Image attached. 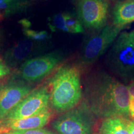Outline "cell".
<instances>
[{
	"label": "cell",
	"instance_id": "1",
	"mask_svg": "<svg viewBox=\"0 0 134 134\" xmlns=\"http://www.w3.org/2000/svg\"><path fill=\"white\" fill-rule=\"evenodd\" d=\"M86 96V103L94 115L104 119L130 118L127 86L105 72H96L91 77Z\"/></svg>",
	"mask_w": 134,
	"mask_h": 134
},
{
	"label": "cell",
	"instance_id": "2",
	"mask_svg": "<svg viewBox=\"0 0 134 134\" xmlns=\"http://www.w3.org/2000/svg\"><path fill=\"white\" fill-rule=\"evenodd\" d=\"M50 103L59 113L75 108L82 98L80 72L73 65H65L50 80Z\"/></svg>",
	"mask_w": 134,
	"mask_h": 134
},
{
	"label": "cell",
	"instance_id": "3",
	"mask_svg": "<svg viewBox=\"0 0 134 134\" xmlns=\"http://www.w3.org/2000/svg\"><path fill=\"white\" fill-rule=\"evenodd\" d=\"M108 68L125 81L134 80V31L119 35L107 56Z\"/></svg>",
	"mask_w": 134,
	"mask_h": 134
},
{
	"label": "cell",
	"instance_id": "4",
	"mask_svg": "<svg viewBox=\"0 0 134 134\" xmlns=\"http://www.w3.org/2000/svg\"><path fill=\"white\" fill-rule=\"evenodd\" d=\"M52 125L59 134H92L94 115L85 103L60 115Z\"/></svg>",
	"mask_w": 134,
	"mask_h": 134
},
{
	"label": "cell",
	"instance_id": "5",
	"mask_svg": "<svg viewBox=\"0 0 134 134\" xmlns=\"http://www.w3.org/2000/svg\"><path fill=\"white\" fill-rule=\"evenodd\" d=\"M123 28L113 24H106L88 38L81 51V59L83 63L91 64L98 60L114 42Z\"/></svg>",
	"mask_w": 134,
	"mask_h": 134
},
{
	"label": "cell",
	"instance_id": "6",
	"mask_svg": "<svg viewBox=\"0 0 134 134\" xmlns=\"http://www.w3.org/2000/svg\"><path fill=\"white\" fill-rule=\"evenodd\" d=\"M108 0H78L77 17L83 27L99 31L107 24Z\"/></svg>",
	"mask_w": 134,
	"mask_h": 134
},
{
	"label": "cell",
	"instance_id": "7",
	"mask_svg": "<svg viewBox=\"0 0 134 134\" xmlns=\"http://www.w3.org/2000/svg\"><path fill=\"white\" fill-rule=\"evenodd\" d=\"M62 59V53L58 51L30 58L21 65L20 74L25 81H38L47 76Z\"/></svg>",
	"mask_w": 134,
	"mask_h": 134
},
{
	"label": "cell",
	"instance_id": "8",
	"mask_svg": "<svg viewBox=\"0 0 134 134\" xmlns=\"http://www.w3.org/2000/svg\"><path fill=\"white\" fill-rule=\"evenodd\" d=\"M49 91L42 87L32 91L10 113L4 120H16L37 115L49 109Z\"/></svg>",
	"mask_w": 134,
	"mask_h": 134
},
{
	"label": "cell",
	"instance_id": "9",
	"mask_svg": "<svg viewBox=\"0 0 134 134\" xmlns=\"http://www.w3.org/2000/svg\"><path fill=\"white\" fill-rule=\"evenodd\" d=\"M31 91L29 85L19 82H12L0 88V122Z\"/></svg>",
	"mask_w": 134,
	"mask_h": 134
},
{
	"label": "cell",
	"instance_id": "10",
	"mask_svg": "<svg viewBox=\"0 0 134 134\" xmlns=\"http://www.w3.org/2000/svg\"><path fill=\"white\" fill-rule=\"evenodd\" d=\"M38 42L31 39H23L14 43L4 53L5 63L7 66H15L23 64L29 60L40 49Z\"/></svg>",
	"mask_w": 134,
	"mask_h": 134
},
{
	"label": "cell",
	"instance_id": "11",
	"mask_svg": "<svg viewBox=\"0 0 134 134\" xmlns=\"http://www.w3.org/2000/svg\"><path fill=\"white\" fill-rule=\"evenodd\" d=\"M51 112L47 109L37 115L16 120H7L2 122L4 133L9 131L27 130L41 129L50 120Z\"/></svg>",
	"mask_w": 134,
	"mask_h": 134
},
{
	"label": "cell",
	"instance_id": "12",
	"mask_svg": "<svg viewBox=\"0 0 134 134\" xmlns=\"http://www.w3.org/2000/svg\"><path fill=\"white\" fill-rule=\"evenodd\" d=\"M113 24L124 27L134 21V0H126L117 3L113 10Z\"/></svg>",
	"mask_w": 134,
	"mask_h": 134
},
{
	"label": "cell",
	"instance_id": "13",
	"mask_svg": "<svg viewBox=\"0 0 134 134\" xmlns=\"http://www.w3.org/2000/svg\"><path fill=\"white\" fill-rule=\"evenodd\" d=\"M129 119L122 117H109L102 122L99 133L100 134H130L127 127Z\"/></svg>",
	"mask_w": 134,
	"mask_h": 134
},
{
	"label": "cell",
	"instance_id": "14",
	"mask_svg": "<svg viewBox=\"0 0 134 134\" xmlns=\"http://www.w3.org/2000/svg\"><path fill=\"white\" fill-rule=\"evenodd\" d=\"M65 24L69 33L79 34L85 31L83 26L78 18L71 13H64Z\"/></svg>",
	"mask_w": 134,
	"mask_h": 134
},
{
	"label": "cell",
	"instance_id": "15",
	"mask_svg": "<svg viewBox=\"0 0 134 134\" xmlns=\"http://www.w3.org/2000/svg\"><path fill=\"white\" fill-rule=\"evenodd\" d=\"M49 26L53 31H60L69 32L65 24L64 13H58L55 14L50 20Z\"/></svg>",
	"mask_w": 134,
	"mask_h": 134
},
{
	"label": "cell",
	"instance_id": "16",
	"mask_svg": "<svg viewBox=\"0 0 134 134\" xmlns=\"http://www.w3.org/2000/svg\"><path fill=\"white\" fill-rule=\"evenodd\" d=\"M23 33L29 39L38 42H42L50 38L49 34L46 31H37L29 28H26L23 30Z\"/></svg>",
	"mask_w": 134,
	"mask_h": 134
},
{
	"label": "cell",
	"instance_id": "17",
	"mask_svg": "<svg viewBox=\"0 0 134 134\" xmlns=\"http://www.w3.org/2000/svg\"><path fill=\"white\" fill-rule=\"evenodd\" d=\"M29 2L27 1H15V2H3L0 1V10H4V13H12L17 9L25 7Z\"/></svg>",
	"mask_w": 134,
	"mask_h": 134
},
{
	"label": "cell",
	"instance_id": "18",
	"mask_svg": "<svg viewBox=\"0 0 134 134\" xmlns=\"http://www.w3.org/2000/svg\"><path fill=\"white\" fill-rule=\"evenodd\" d=\"M13 134H55L53 132L45 129H37L34 130H18V131H9Z\"/></svg>",
	"mask_w": 134,
	"mask_h": 134
},
{
	"label": "cell",
	"instance_id": "19",
	"mask_svg": "<svg viewBox=\"0 0 134 134\" xmlns=\"http://www.w3.org/2000/svg\"><path fill=\"white\" fill-rule=\"evenodd\" d=\"M9 72V67L0 58V79L8 75Z\"/></svg>",
	"mask_w": 134,
	"mask_h": 134
},
{
	"label": "cell",
	"instance_id": "20",
	"mask_svg": "<svg viewBox=\"0 0 134 134\" xmlns=\"http://www.w3.org/2000/svg\"><path fill=\"white\" fill-rule=\"evenodd\" d=\"M129 117L132 120H134V97H130L129 103Z\"/></svg>",
	"mask_w": 134,
	"mask_h": 134
},
{
	"label": "cell",
	"instance_id": "21",
	"mask_svg": "<svg viewBox=\"0 0 134 134\" xmlns=\"http://www.w3.org/2000/svg\"><path fill=\"white\" fill-rule=\"evenodd\" d=\"M126 86L129 94V96L134 97V81H130V83Z\"/></svg>",
	"mask_w": 134,
	"mask_h": 134
},
{
	"label": "cell",
	"instance_id": "22",
	"mask_svg": "<svg viewBox=\"0 0 134 134\" xmlns=\"http://www.w3.org/2000/svg\"><path fill=\"white\" fill-rule=\"evenodd\" d=\"M127 127L130 134H134V120H127Z\"/></svg>",
	"mask_w": 134,
	"mask_h": 134
},
{
	"label": "cell",
	"instance_id": "23",
	"mask_svg": "<svg viewBox=\"0 0 134 134\" xmlns=\"http://www.w3.org/2000/svg\"><path fill=\"white\" fill-rule=\"evenodd\" d=\"M20 23H21V24H23V27H24V29H26V28H29V26L31 25L29 21H27V20H26V19L22 20V21H20Z\"/></svg>",
	"mask_w": 134,
	"mask_h": 134
},
{
	"label": "cell",
	"instance_id": "24",
	"mask_svg": "<svg viewBox=\"0 0 134 134\" xmlns=\"http://www.w3.org/2000/svg\"><path fill=\"white\" fill-rule=\"evenodd\" d=\"M4 13L3 11H0V22L3 21L4 19Z\"/></svg>",
	"mask_w": 134,
	"mask_h": 134
},
{
	"label": "cell",
	"instance_id": "25",
	"mask_svg": "<svg viewBox=\"0 0 134 134\" xmlns=\"http://www.w3.org/2000/svg\"><path fill=\"white\" fill-rule=\"evenodd\" d=\"M4 129H3V123L2 122H0V134L4 133Z\"/></svg>",
	"mask_w": 134,
	"mask_h": 134
},
{
	"label": "cell",
	"instance_id": "26",
	"mask_svg": "<svg viewBox=\"0 0 134 134\" xmlns=\"http://www.w3.org/2000/svg\"><path fill=\"white\" fill-rule=\"evenodd\" d=\"M21 0H0V1L3 2H15V1H19Z\"/></svg>",
	"mask_w": 134,
	"mask_h": 134
},
{
	"label": "cell",
	"instance_id": "27",
	"mask_svg": "<svg viewBox=\"0 0 134 134\" xmlns=\"http://www.w3.org/2000/svg\"><path fill=\"white\" fill-rule=\"evenodd\" d=\"M2 39H3V32L2 31H1V30L0 29V43H1V41H2Z\"/></svg>",
	"mask_w": 134,
	"mask_h": 134
},
{
	"label": "cell",
	"instance_id": "28",
	"mask_svg": "<svg viewBox=\"0 0 134 134\" xmlns=\"http://www.w3.org/2000/svg\"><path fill=\"white\" fill-rule=\"evenodd\" d=\"M1 134H13V133H12L11 132H5V133H3Z\"/></svg>",
	"mask_w": 134,
	"mask_h": 134
},
{
	"label": "cell",
	"instance_id": "29",
	"mask_svg": "<svg viewBox=\"0 0 134 134\" xmlns=\"http://www.w3.org/2000/svg\"><path fill=\"white\" fill-rule=\"evenodd\" d=\"M96 134H100V133H96Z\"/></svg>",
	"mask_w": 134,
	"mask_h": 134
},
{
	"label": "cell",
	"instance_id": "30",
	"mask_svg": "<svg viewBox=\"0 0 134 134\" xmlns=\"http://www.w3.org/2000/svg\"><path fill=\"white\" fill-rule=\"evenodd\" d=\"M133 81H134V80H133Z\"/></svg>",
	"mask_w": 134,
	"mask_h": 134
}]
</instances>
